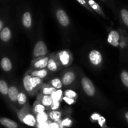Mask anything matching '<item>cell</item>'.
<instances>
[{
	"instance_id": "obj_13",
	"label": "cell",
	"mask_w": 128,
	"mask_h": 128,
	"mask_svg": "<svg viewBox=\"0 0 128 128\" xmlns=\"http://www.w3.org/2000/svg\"><path fill=\"white\" fill-rule=\"evenodd\" d=\"M19 92H20L19 90L16 86L11 85L10 86H9L8 97L10 101L12 102V103H16V102H17L18 96L19 94Z\"/></svg>"
},
{
	"instance_id": "obj_9",
	"label": "cell",
	"mask_w": 128,
	"mask_h": 128,
	"mask_svg": "<svg viewBox=\"0 0 128 128\" xmlns=\"http://www.w3.org/2000/svg\"><path fill=\"white\" fill-rule=\"evenodd\" d=\"M61 80L64 86H68L75 81L76 74L72 71H68L63 74Z\"/></svg>"
},
{
	"instance_id": "obj_5",
	"label": "cell",
	"mask_w": 128,
	"mask_h": 128,
	"mask_svg": "<svg viewBox=\"0 0 128 128\" xmlns=\"http://www.w3.org/2000/svg\"><path fill=\"white\" fill-rule=\"evenodd\" d=\"M31 75L30 74V72L28 71L25 75L24 76L23 78H22V84H23V87L24 88L25 91L30 96H34L37 92L35 91L34 89L33 86H32V84L31 82Z\"/></svg>"
},
{
	"instance_id": "obj_18",
	"label": "cell",
	"mask_w": 128,
	"mask_h": 128,
	"mask_svg": "<svg viewBox=\"0 0 128 128\" xmlns=\"http://www.w3.org/2000/svg\"><path fill=\"white\" fill-rule=\"evenodd\" d=\"M47 110V108L45 107L41 102H40L39 101L36 100L33 104L32 111V112H33V113L36 115L38 114L46 112V111Z\"/></svg>"
},
{
	"instance_id": "obj_36",
	"label": "cell",
	"mask_w": 128,
	"mask_h": 128,
	"mask_svg": "<svg viewBox=\"0 0 128 128\" xmlns=\"http://www.w3.org/2000/svg\"><path fill=\"white\" fill-rule=\"evenodd\" d=\"M100 118H101L100 115H99L98 114H96V113L93 114L91 116V118L93 119L94 120H99Z\"/></svg>"
},
{
	"instance_id": "obj_4",
	"label": "cell",
	"mask_w": 128,
	"mask_h": 128,
	"mask_svg": "<svg viewBox=\"0 0 128 128\" xmlns=\"http://www.w3.org/2000/svg\"><path fill=\"white\" fill-rule=\"evenodd\" d=\"M48 52V50L44 42L42 41H39L36 42L34 47L32 55L35 59L37 58L46 56Z\"/></svg>"
},
{
	"instance_id": "obj_28",
	"label": "cell",
	"mask_w": 128,
	"mask_h": 128,
	"mask_svg": "<svg viewBox=\"0 0 128 128\" xmlns=\"http://www.w3.org/2000/svg\"><path fill=\"white\" fill-rule=\"evenodd\" d=\"M120 77L122 84L128 89V71L126 70H122Z\"/></svg>"
},
{
	"instance_id": "obj_40",
	"label": "cell",
	"mask_w": 128,
	"mask_h": 128,
	"mask_svg": "<svg viewBox=\"0 0 128 128\" xmlns=\"http://www.w3.org/2000/svg\"><path fill=\"white\" fill-rule=\"evenodd\" d=\"M124 118L125 120H126L127 123L128 124V111H126L124 113Z\"/></svg>"
},
{
	"instance_id": "obj_32",
	"label": "cell",
	"mask_w": 128,
	"mask_h": 128,
	"mask_svg": "<svg viewBox=\"0 0 128 128\" xmlns=\"http://www.w3.org/2000/svg\"><path fill=\"white\" fill-rule=\"evenodd\" d=\"M62 100H63L66 103H67L69 105H72V104L75 103V102H76V100L70 98L66 97V96L62 97Z\"/></svg>"
},
{
	"instance_id": "obj_31",
	"label": "cell",
	"mask_w": 128,
	"mask_h": 128,
	"mask_svg": "<svg viewBox=\"0 0 128 128\" xmlns=\"http://www.w3.org/2000/svg\"><path fill=\"white\" fill-rule=\"evenodd\" d=\"M52 98L53 101H60L61 99H62V91L61 90H57L56 92L52 95Z\"/></svg>"
},
{
	"instance_id": "obj_26",
	"label": "cell",
	"mask_w": 128,
	"mask_h": 128,
	"mask_svg": "<svg viewBox=\"0 0 128 128\" xmlns=\"http://www.w3.org/2000/svg\"><path fill=\"white\" fill-rule=\"evenodd\" d=\"M49 118L51 119V120H53V121H58V120H60L61 118V111H57V110H55V111H51L48 113Z\"/></svg>"
},
{
	"instance_id": "obj_35",
	"label": "cell",
	"mask_w": 128,
	"mask_h": 128,
	"mask_svg": "<svg viewBox=\"0 0 128 128\" xmlns=\"http://www.w3.org/2000/svg\"><path fill=\"white\" fill-rule=\"evenodd\" d=\"M38 128H50V125L49 124L48 122H44V123L38 124Z\"/></svg>"
},
{
	"instance_id": "obj_19",
	"label": "cell",
	"mask_w": 128,
	"mask_h": 128,
	"mask_svg": "<svg viewBox=\"0 0 128 128\" xmlns=\"http://www.w3.org/2000/svg\"><path fill=\"white\" fill-rule=\"evenodd\" d=\"M31 82L34 89L36 92H38L39 90H41L44 84L42 79L38 77H36V76H31Z\"/></svg>"
},
{
	"instance_id": "obj_38",
	"label": "cell",
	"mask_w": 128,
	"mask_h": 128,
	"mask_svg": "<svg viewBox=\"0 0 128 128\" xmlns=\"http://www.w3.org/2000/svg\"><path fill=\"white\" fill-rule=\"evenodd\" d=\"M3 28H4L3 21H2L1 20H0V32L2 31V30L3 29Z\"/></svg>"
},
{
	"instance_id": "obj_20",
	"label": "cell",
	"mask_w": 128,
	"mask_h": 128,
	"mask_svg": "<svg viewBox=\"0 0 128 128\" xmlns=\"http://www.w3.org/2000/svg\"><path fill=\"white\" fill-rule=\"evenodd\" d=\"M22 25L26 28L29 29L31 27L32 25V18L30 12H25L22 17Z\"/></svg>"
},
{
	"instance_id": "obj_14",
	"label": "cell",
	"mask_w": 128,
	"mask_h": 128,
	"mask_svg": "<svg viewBox=\"0 0 128 128\" xmlns=\"http://www.w3.org/2000/svg\"><path fill=\"white\" fill-rule=\"evenodd\" d=\"M0 125L5 128H20V126L17 122L5 117L0 118Z\"/></svg>"
},
{
	"instance_id": "obj_3",
	"label": "cell",
	"mask_w": 128,
	"mask_h": 128,
	"mask_svg": "<svg viewBox=\"0 0 128 128\" xmlns=\"http://www.w3.org/2000/svg\"><path fill=\"white\" fill-rule=\"evenodd\" d=\"M81 83L82 90L87 96L91 97L95 94L96 90H95L94 86L90 78L86 76H83L81 79Z\"/></svg>"
},
{
	"instance_id": "obj_33",
	"label": "cell",
	"mask_w": 128,
	"mask_h": 128,
	"mask_svg": "<svg viewBox=\"0 0 128 128\" xmlns=\"http://www.w3.org/2000/svg\"><path fill=\"white\" fill-rule=\"evenodd\" d=\"M60 105V101H53L52 105H51V107H50V110H51V111H55V110H58V109L59 108Z\"/></svg>"
},
{
	"instance_id": "obj_1",
	"label": "cell",
	"mask_w": 128,
	"mask_h": 128,
	"mask_svg": "<svg viewBox=\"0 0 128 128\" xmlns=\"http://www.w3.org/2000/svg\"><path fill=\"white\" fill-rule=\"evenodd\" d=\"M27 104L23 106L21 110H18L16 114L19 120L24 124L30 127H34L37 124L36 115L33 113L32 111V112L30 111V107Z\"/></svg>"
},
{
	"instance_id": "obj_30",
	"label": "cell",
	"mask_w": 128,
	"mask_h": 128,
	"mask_svg": "<svg viewBox=\"0 0 128 128\" xmlns=\"http://www.w3.org/2000/svg\"><path fill=\"white\" fill-rule=\"evenodd\" d=\"M64 96L70 98L74 99V100H76L78 97V94L76 93V91H73L72 90H66L64 92Z\"/></svg>"
},
{
	"instance_id": "obj_15",
	"label": "cell",
	"mask_w": 128,
	"mask_h": 128,
	"mask_svg": "<svg viewBox=\"0 0 128 128\" xmlns=\"http://www.w3.org/2000/svg\"><path fill=\"white\" fill-rule=\"evenodd\" d=\"M12 32L9 27H4L0 32V40L3 42H8L11 40Z\"/></svg>"
},
{
	"instance_id": "obj_11",
	"label": "cell",
	"mask_w": 128,
	"mask_h": 128,
	"mask_svg": "<svg viewBox=\"0 0 128 128\" xmlns=\"http://www.w3.org/2000/svg\"><path fill=\"white\" fill-rule=\"evenodd\" d=\"M108 41L112 46L118 47L120 44V33L117 31L112 30L109 33L108 37Z\"/></svg>"
},
{
	"instance_id": "obj_2",
	"label": "cell",
	"mask_w": 128,
	"mask_h": 128,
	"mask_svg": "<svg viewBox=\"0 0 128 128\" xmlns=\"http://www.w3.org/2000/svg\"><path fill=\"white\" fill-rule=\"evenodd\" d=\"M56 57L62 68L70 66L73 61L72 54L69 50H63L56 52Z\"/></svg>"
},
{
	"instance_id": "obj_8",
	"label": "cell",
	"mask_w": 128,
	"mask_h": 128,
	"mask_svg": "<svg viewBox=\"0 0 128 128\" xmlns=\"http://www.w3.org/2000/svg\"><path fill=\"white\" fill-rule=\"evenodd\" d=\"M46 69L51 72H56L62 69L56 59V53H52L50 55Z\"/></svg>"
},
{
	"instance_id": "obj_24",
	"label": "cell",
	"mask_w": 128,
	"mask_h": 128,
	"mask_svg": "<svg viewBox=\"0 0 128 128\" xmlns=\"http://www.w3.org/2000/svg\"><path fill=\"white\" fill-rule=\"evenodd\" d=\"M36 121H37V124H41L48 122L49 119L48 113L44 112H42V113L36 114Z\"/></svg>"
},
{
	"instance_id": "obj_12",
	"label": "cell",
	"mask_w": 128,
	"mask_h": 128,
	"mask_svg": "<svg viewBox=\"0 0 128 128\" xmlns=\"http://www.w3.org/2000/svg\"><path fill=\"white\" fill-rule=\"evenodd\" d=\"M36 100L41 102L45 107L47 108L48 110L50 109V107L53 102V99H52V96L45 95L41 93H40L36 97Z\"/></svg>"
},
{
	"instance_id": "obj_16",
	"label": "cell",
	"mask_w": 128,
	"mask_h": 128,
	"mask_svg": "<svg viewBox=\"0 0 128 128\" xmlns=\"http://www.w3.org/2000/svg\"><path fill=\"white\" fill-rule=\"evenodd\" d=\"M0 66H1V68L2 69V70L4 72H10L11 71L12 68V62H11V60L9 58L6 57H2L1 59V61H0Z\"/></svg>"
},
{
	"instance_id": "obj_25",
	"label": "cell",
	"mask_w": 128,
	"mask_h": 128,
	"mask_svg": "<svg viewBox=\"0 0 128 128\" xmlns=\"http://www.w3.org/2000/svg\"><path fill=\"white\" fill-rule=\"evenodd\" d=\"M49 84L51 85L52 87L54 88L56 90H61L62 88V84L61 80L59 78H55L52 79L51 81L49 82Z\"/></svg>"
},
{
	"instance_id": "obj_34",
	"label": "cell",
	"mask_w": 128,
	"mask_h": 128,
	"mask_svg": "<svg viewBox=\"0 0 128 128\" xmlns=\"http://www.w3.org/2000/svg\"><path fill=\"white\" fill-rule=\"evenodd\" d=\"M71 123H72V121L70 118H66L62 122V126H66V127H69L71 126Z\"/></svg>"
},
{
	"instance_id": "obj_39",
	"label": "cell",
	"mask_w": 128,
	"mask_h": 128,
	"mask_svg": "<svg viewBox=\"0 0 128 128\" xmlns=\"http://www.w3.org/2000/svg\"><path fill=\"white\" fill-rule=\"evenodd\" d=\"M80 4H81L82 5H84V6H86V2L85 1V0H77Z\"/></svg>"
},
{
	"instance_id": "obj_27",
	"label": "cell",
	"mask_w": 128,
	"mask_h": 128,
	"mask_svg": "<svg viewBox=\"0 0 128 128\" xmlns=\"http://www.w3.org/2000/svg\"><path fill=\"white\" fill-rule=\"evenodd\" d=\"M88 2H89V4H90V5L91 6V7L95 11H96V12H97L98 13L104 16V13L102 12V10H101V8L100 7V6H99V5L96 2H94L93 0H88Z\"/></svg>"
},
{
	"instance_id": "obj_10",
	"label": "cell",
	"mask_w": 128,
	"mask_h": 128,
	"mask_svg": "<svg viewBox=\"0 0 128 128\" xmlns=\"http://www.w3.org/2000/svg\"><path fill=\"white\" fill-rule=\"evenodd\" d=\"M56 18L61 26L66 27L70 24V19L64 10H58L56 11Z\"/></svg>"
},
{
	"instance_id": "obj_29",
	"label": "cell",
	"mask_w": 128,
	"mask_h": 128,
	"mask_svg": "<svg viewBox=\"0 0 128 128\" xmlns=\"http://www.w3.org/2000/svg\"><path fill=\"white\" fill-rule=\"evenodd\" d=\"M121 17L125 26L128 28V10L122 9L121 11Z\"/></svg>"
},
{
	"instance_id": "obj_23",
	"label": "cell",
	"mask_w": 128,
	"mask_h": 128,
	"mask_svg": "<svg viewBox=\"0 0 128 128\" xmlns=\"http://www.w3.org/2000/svg\"><path fill=\"white\" fill-rule=\"evenodd\" d=\"M9 86L6 81L0 80V93L3 96H8Z\"/></svg>"
},
{
	"instance_id": "obj_7",
	"label": "cell",
	"mask_w": 128,
	"mask_h": 128,
	"mask_svg": "<svg viewBox=\"0 0 128 128\" xmlns=\"http://www.w3.org/2000/svg\"><path fill=\"white\" fill-rule=\"evenodd\" d=\"M90 62L94 66H100L102 61V56L100 51L96 50H92L88 55Z\"/></svg>"
},
{
	"instance_id": "obj_22",
	"label": "cell",
	"mask_w": 128,
	"mask_h": 128,
	"mask_svg": "<svg viewBox=\"0 0 128 128\" xmlns=\"http://www.w3.org/2000/svg\"><path fill=\"white\" fill-rule=\"evenodd\" d=\"M26 102H27V96L26 93L23 91H20L17 99L18 104L20 107H23L27 104Z\"/></svg>"
},
{
	"instance_id": "obj_17",
	"label": "cell",
	"mask_w": 128,
	"mask_h": 128,
	"mask_svg": "<svg viewBox=\"0 0 128 128\" xmlns=\"http://www.w3.org/2000/svg\"><path fill=\"white\" fill-rule=\"evenodd\" d=\"M30 74L32 76L38 77L41 79H44L48 75L49 71L47 69H42V70H32L28 71Z\"/></svg>"
},
{
	"instance_id": "obj_37",
	"label": "cell",
	"mask_w": 128,
	"mask_h": 128,
	"mask_svg": "<svg viewBox=\"0 0 128 128\" xmlns=\"http://www.w3.org/2000/svg\"><path fill=\"white\" fill-rule=\"evenodd\" d=\"M50 128H60V126L57 122H54L50 124Z\"/></svg>"
},
{
	"instance_id": "obj_21",
	"label": "cell",
	"mask_w": 128,
	"mask_h": 128,
	"mask_svg": "<svg viewBox=\"0 0 128 128\" xmlns=\"http://www.w3.org/2000/svg\"><path fill=\"white\" fill-rule=\"evenodd\" d=\"M57 90L54 88L52 87L50 84H44L42 88L41 89V93L45 95H48V96H52Z\"/></svg>"
},
{
	"instance_id": "obj_6",
	"label": "cell",
	"mask_w": 128,
	"mask_h": 128,
	"mask_svg": "<svg viewBox=\"0 0 128 128\" xmlns=\"http://www.w3.org/2000/svg\"><path fill=\"white\" fill-rule=\"evenodd\" d=\"M49 56H42V57L35 58L31 61V66L34 70H42L46 69L48 62Z\"/></svg>"
}]
</instances>
